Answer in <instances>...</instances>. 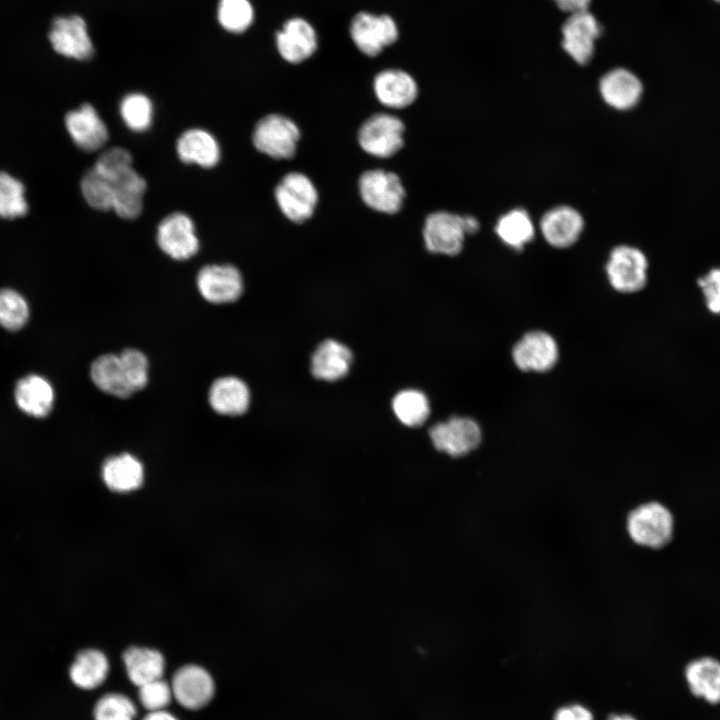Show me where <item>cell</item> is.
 I'll use <instances>...</instances> for the list:
<instances>
[{"mask_svg":"<svg viewBox=\"0 0 720 720\" xmlns=\"http://www.w3.org/2000/svg\"><path fill=\"white\" fill-rule=\"evenodd\" d=\"M404 129L405 126L398 117L377 113L361 125L358 141L366 153L379 158H388L402 148Z\"/></svg>","mask_w":720,"mask_h":720,"instance_id":"cell-6","label":"cell"},{"mask_svg":"<svg viewBox=\"0 0 720 720\" xmlns=\"http://www.w3.org/2000/svg\"><path fill=\"white\" fill-rule=\"evenodd\" d=\"M685 679L690 692L710 704L720 703V661L702 657L685 667Z\"/></svg>","mask_w":720,"mask_h":720,"instance_id":"cell-25","label":"cell"},{"mask_svg":"<svg viewBox=\"0 0 720 720\" xmlns=\"http://www.w3.org/2000/svg\"><path fill=\"white\" fill-rule=\"evenodd\" d=\"M109 673L106 655L97 649L80 651L69 668L72 683L80 689L92 690L101 686Z\"/></svg>","mask_w":720,"mask_h":720,"instance_id":"cell-30","label":"cell"},{"mask_svg":"<svg viewBox=\"0 0 720 720\" xmlns=\"http://www.w3.org/2000/svg\"><path fill=\"white\" fill-rule=\"evenodd\" d=\"M607 720H636L633 716L629 714H612L608 717Z\"/></svg>","mask_w":720,"mask_h":720,"instance_id":"cell-47","label":"cell"},{"mask_svg":"<svg viewBox=\"0 0 720 720\" xmlns=\"http://www.w3.org/2000/svg\"><path fill=\"white\" fill-rule=\"evenodd\" d=\"M127 380L134 392L143 389L148 382V360L136 349H125L119 355Z\"/></svg>","mask_w":720,"mask_h":720,"instance_id":"cell-40","label":"cell"},{"mask_svg":"<svg viewBox=\"0 0 720 720\" xmlns=\"http://www.w3.org/2000/svg\"><path fill=\"white\" fill-rule=\"evenodd\" d=\"M715 1L720 2V0H715Z\"/></svg>","mask_w":720,"mask_h":720,"instance_id":"cell-48","label":"cell"},{"mask_svg":"<svg viewBox=\"0 0 720 720\" xmlns=\"http://www.w3.org/2000/svg\"><path fill=\"white\" fill-rule=\"evenodd\" d=\"M15 400L26 414L44 417L52 409L54 391L50 383L39 375H28L20 379L15 388Z\"/></svg>","mask_w":720,"mask_h":720,"instance_id":"cell-27","label":"cell"},{"mask_svg":"<svg viewBox=\"0 0 720 720\" xmlns=\"http://www.w3.org/2000/svg\"><path fill=\"white\" fill-rule=\"evenodd\" d=\"M29 318L26 300L12 289L0 290V325L8 330L22 328Z\"/></svg>","mask_w":720,"mask_h":720,"instance_id":"cell-37","label":"cell"},{"mask_svg":"<svg viewBox=\"0 0 720 720\" xmlns=\"http://www.w3.org/2000/svg\"><path fill=\"white\" fill-rule=\"evenodd\" d=\"M495 232L504 244L521 250L533 240L535 230L528 212L522 208H515L497 220Z\"/></svg>","mask_w":720,"mask_h":720,"instance_id":"cell-31","label":"cell"},{"mask_svg":"<svg viewBox=\"0 0 720 720\" xmlns=\"http://www.w3.org/2000/svg\"><path fill=\"white\" fill-rule=\"evenodd\" d=\"M466 235L463 216L447 211H437L427 216L423 237L431 253L455 256L463 248Z\"/></svg>","mask_w":720,"mask_h":720,"instance_id":"cell-14","label":"cell"},{"mask_svg":"<svg viewBox=\"0 0 720 720\" xmlns=\"http://www.w3.org/2000/svg\"><path fill=\"white\" fill-rule=\"evenodd\" d=\"M119 112L125 125L134 132H144L152 125L153 103L145 94L134 92L125 95L120 102Z\"/></svg>","mask_w":720,"mask_h":720,"instance_id":"cell-33","label":"cell"},{"mask_svg":"<svg viewBox=\"0 0 720 720\" xmlns=\"http://www.w3.org/2000/svg\"><path fill=\"white\" fill-rule=\"evenodd\" d=\"M512 358L520 370L542 373L555 366L559 358V348L552 335L542 330H533L515 343Z\"/></svg>","mask_w":720,"mask_h":720,"instance_id":"cell-12","label":"cell"},{"mask_svg":"<svg viewBox=\"0 0 720 720\" xmlns=\"http://www.w3.org/2000/svg\"><path fill=\"white\" fill-rule=\"evenodd\" d=\"M48 38L55 52L75 59L88 60L94 46L85 20L78 15L57 17L53 20Z\"/></svg>","mask_w":720,"mask_h":720,"instance_id":"cell-9","label":"cell"},{"mask_svg":"<svg viewBox=\"0 0 720 720\" xmlns=\"http://www.w3.org/2000/svg\"><path fill=\"white\" fill-rule=\"evenodd\" d=\"M373 89L382 105L394 109L411 105L418 95L415 79L400 69L380 71L373 80Z\"/></svg>","mask_w":720,"mask_h":720,"instance_id":"cell-20","label":"cell"},{"mask_svg":"<svg viewBox=\"0 0 720 720\" xmlns=\"http://www.w3.org/2000/svg\"><path fill=\"white\" fill-rule=\"evenodd\" d=\"M217 19L226 31L242 33L253 23L254 9L249 0H219Z\"/></svg>","mask_w":720,"mask_h":720,"instance_id":"cell-35","label":"cell"},{"mask_svg":"<svg viewBox=\"0 0 720 720\" xmlns=\"http://www.w3.org/2000/svg\"><path fill=\"white\" fill-rule=\"evenodd\" d=\"M392 408L398 420L409 427L422 425L430 414L428 398L415 389L398 392L392 400Z\"/></svg>","mask_w":720,"mask_h":720,"instance_id":"cell-32","label":"cell"},{"mask_svg":"<svg viewBox=\"0 0 720 720\" xmlns=\"http://www.w3.org/2000/svg\"><path fill=\"white\" fill-rule=\"evenodd\" d=\"M352 353L344 344L327 339L320 343L311 358V372L320 380L335 381L348 373Z\"/></svg>","mask_w":720,"mask_h":720,"instance_id":"cell-23","label":"cell"},{"mask_svg":"<svg viewBox=\"0 0 720 720\" xmlns=\"http://www.w3.org/2000/svg\"><path fill=\"white\" fill-rule=\"evenodd\" d=\"M101 474L109 489L116 492H129L141 486L144 469L136 457L122 453L108 458L102 466Z\"/></svg>","mask_w":720,"mask_h":720,"instance_id":"cell-26","label":"cell"},{"mask_svg":"<svg viewBox=\"0 0 720 720\" xmlns=\"http://www.w3.org/2000/svg\"><path fill=\"white\" fill-rule=\"evenodd\" d=\"M28 211L25 187L6 172H0V218L14 219Z\"/></svg>","mask_w":720,"mask_h":720,"instance_id":"cell-34","label":"cell"},{"mask_svg":"<svg viewBox=\"0 0 720 720\" xmlns=\"http://www.w3.org/2000/svg\"><path fill=\"white\" fill-rule=\"evenodd\" d=\"M349 32L357 49L369 57L379 55L399 37L397 23L390 15H376L366 11L352 18Z\"/></svg>","mask_w":720,"mask_h":720,"instance_id":"cell-4","label":"cell"},{"mask_svg":"<svg viewBox=\"0 0 720 720\" xmlns=\"http://www.w3.org/2000/svg\"><path fill=\"white\" fill-rule=\"evenodd\" d=\"M557 6L570 14L588 10L591 0H553Z\"/></svg>","mask_w":720,"mask_h":720,"instance_id":"cell-44","label":"cell"},{"mask_svg":"<svg viewBox=\"0 0 720 720\" xmlns=\"http://www.w3.org/2000/svg\"><path fill=\"white\" fill-rule=\"evenodd\" d=\"M583 229L582 215L567 205L548 210L540 220L544 239L555 248H568L575 244Z\"/></svg>","mask_w":720,"mask_h":720,"instance_id":"cell-18","label":"cell"},{"mask_svg":"<svg viewBox=\"0 0 720 720\" xmlns=\"http://www.w3.org/2000/svg\"><path fill=\"white\" fill-rule=\"evenodd\" d=\"M90 375L95 386L107 394L127 398L134 393L119 355L99 356L91 365Z\"/></svg>","mask_w":720,"mask_h":720,"instance_id":"cell-28","label":"cell"},{"mask_svg":"<svg viewBox=\"0 0 720 720\" xmlns=\"http://www.w3.org/2000/svg\"><path fill=\"white\" fill-rule=\"evenodd\" d=\"M300 138L298 126L288 117L269 114L261 118L252 133L254 147L261 153L277 159H291Z\"/></svg>","mask_w":720,"mask_h":720,"instance_id":"cell-2","label":"cell"},{"mask_svg":"<svg viewBox=\"0 0 720 720\" xmlns=\"http://www.w3.org/2000/svg\"><path fill=\"white\" fill-rule=\"evenodd\" d=\"M137 709L133 701L121 693H107L95 704L94 720H134Z\"/></svg>","mask_w":720,"mask_h":720,"instance_id":"cell-38","label":"cell"},{"mask_svg":"<svg viewBox=\"0 0 720 720\" xmlns=\"http://www.w3.org/2000/svg\"><path fill=\"white\" fill-rule=\"evenodd\" d=\"M93 168L107 179L113 180L133 168L132 156L124 148L113 147L98 157Z\"/></svg>","mask_w":720,"mask_h":720,"instance_id":"cell-39","label":"cell"},{"mask_svg":"<svg viewBox=\"0 0 720 720\" xmlns=\"http://www.w3.org/2000/svg\"><path fill=\"white\" fill-rule=\"evenodd\" d=\"M81 191L85 201L92 208L100 211L112 210V183L93 167L84 174L81 180Z\"/></svg>","mask_w":720,"mask_h":720,"instance_id":"cell-36","label":"cell"},{"mask_svg":"<svg viewBox=\"0 0 720 720\" xmlns=\"http://www.w3.org/2000/svg\"><path fill=\"white\" fill-rule=\"evenodd\" d=\"M429 435L434 447L453 458L475 451L482 442L479 424L469 417H451L431 427Z\"/></svg>","mask_w":720,"mask_h":720,"instance_id":"cell-5","label":"cell"},{"mask_svg":"<svg viewBox=\"0 0 720 720\" xmlns=\"http://www.w3.org/2000/svg\"><path fill=\"white\" fill-rule=\"evenodd\" d=\"M553 720H594L592 712L581 704H571L560 707L554 714Z\"/></svg>","mask_w":720,"mask_h":720,"instance_id":"cell-43","label":"cell"},{"mask_svg":"<svg viewBox=\"0 0 720 720\" xmlns=\"http://www.w3.org/2000/svg\"><path fill=\"white\" fill-rule=\"evenodd\" d=\"M138 697L141 705L149 712L164 710L173 697L171 685L158 679L139 686Z\"/></svg>","mask_w":720,"mask_h":720,"instance_id":"cell-41","label":"cell"},{"mask_svg":"<svg viewBox=\"0 0 720 720\" xmlns=\"http://www.w3.org/2000/svg\"><path fill=\"white\" fill-rule=\"evenodd\" d=\"M209 403L221 415L238 416L249 407L250 391L245 382L234 376L216 379L209 390Z\"/></svg>","mask_w":720,"mask_h":720,"instance_id":"cell-22","label":"cell"},{"mask_svg":"<svg viewBox=\"0 0 720 720\" xmlns=\"http://www.w3.org/2000/svg\"><path fill=\"white\" fill-rule=\"evenodd\" d=\"M142 720H178L172 713L165 710L149 712Z\"/></svg>","mask_w":720,"mask_h":720,"instance_id":"cell-45","label":"cell"},{"mask_svg":"<svg viewBox=\"0 0 720 720\" xmlns=\"http://www.w3.org/2000/svg\"><path fill=\"white\" fill-rule=\"evenodd\" d=\"M173 697L183 708L199 710L212 700L215 683L203 667L188 664L175 671L171 679Z\"/></svg>","mask_w":720,"mask_h":720,"instance_id":"cell-13","label":"cell"},{"mask_svg":"<svg viewBox=\"0 0 720 720\" xmlns=\"http://www.w3.org/2000/svg\"><path fill=\"white\" fill-rule=\"evenodd\" d=\"M359 191L368 207L387 214L397 213L405 197L398 175L382 169L364 172L359 179Z\"/></svg>","mask_w":720,"mask_h":720,"instance_id":"cell-8","label":"cell"},{"mask_svg":"<svg viewBox=\"0 0 720 720\" xmlns=\"http://www.w3.org/2000/svg\"><path fill=\"white\" fill-rule=\"evenodd\" d=\"M65 126L76 146L86 152L101 149L109 138L106 124L91 104L68 112Z\"/></svg>","mask_w":720,"mask_h":720,"instance_id":"cell-17","label":"cell"},{"mask_svg":"<svg viewBox=\"0 0 720 720\" xmlns=\"http://www.w3.org/2000/svg\"><path fill=\"white\" fill-rule=\"evenodd\" d=\"M274 195L281 212L295 223L309 219L318 202L313 182L299 172L286 174L276 186Z\"/></svg>","mask_w":720,"mask_h":720,"instance_id":"cell-7","label":"cell"},{"mask_svg":"<svg viewBox=\"0 0 720 720\" xmlns=\"http://www.w3.org/2000/svg\"><path fill=\"white\" fill-rule=\"evenodd\" d=\"M648 260L638 248L629 245L614 247L606 263V274L613 289L620 293H635L647 283Z\"/></svg>","mask_w":720,"mask_h":720,"instance_id":"cell-3","label":"cell"},{"mask_svg":"<svg viewBox=\"0 0 720 720\" xmlns=\"http://www.w3.org/2000/svg\"><path fill=\"white\" fill-rule=\"evenodd\" d=\"M463 222H464L466 234L476 233L480 228V224H479L478 220L473 216H470V215L463 216Z\"/></svg>","mask_w":720,"mask_h":720,"instance_id":"cell-46","label":"cell"},{"mask_svg":"<svg viewBox=\"0 0 720 720\" xmlns=\"http://www.w3.org/2000/svg\"><path fill=\"white\" fill-rule=\"evenodd\" d=\"M110 181L113 187L112 210L123 219L137 218L143 208L145 179L132 168Z\"/></svg>","mask_w":720,"mask_h":720,"instance_id":"cell-24","label":"cell"},{"mask_svg":"<svg viewBox=\"0 0 720 720\" xmlns=\"http://www.w3.org/2000/svg\"><path fill=\"white\" fill-rule=\"evenodd\" d=\"M280 56L292 64L310 58L318 48V36L310 22L302 17L288 19L275 35Z\"/></svg>","mask_w":720,"mask_h":720,"instance_id":"cell-16","label":"cell"},{"mask_svg":"<svg viewBox=\"0 0 720 720\" xmlns=\"http://www.w3.org/2000/svg\"><path fill=\"white\" fill-rule=\"evenodd\" d=\"M176 151L182 162L203 168L216 166L221 155L216 138L201 128H191L183 132L177 140Z\"/></svg>","mask_w":720,"mask_h":720,"instance_id":"cell-21","label":"cell"},{"mask_svg":"<svg viewBox=\"0 0 720 720\" xmlns=\"http://www.w3.org/2000/svg\"><path fill=\"white\" fill-rule=\"evenodd\" d=\"M624 529L634 545L658 550L668 545L673 538L674 517L663 503L646 501L627 512Z\"/></svg>","mask_w":720,"mask_h":720,"instance_id":"cell-1","label":"cell"},{"mask_svg":"<svg viewBox=\"0 0 720 720\" xmlns=\"http://www.w3.org/2000/svg\"><path fill=\"white\" fill-rule=\"evenodd\" d=\"M599 90L603 100L614 109L625 111L635 107L643 92L640 79L625 68H615L602 76Z\"/></svg>","mask_w":720,"mask_h":720,"instance_id":"cell-19","label":"cell"},{"mask_svg":"<svg viewBox=\"0 0 720 720\" xmlns=\"http://www.w3.org/2000/svg\"><path fill=\"white\" fill-rule=\"evenodd\" d=\"M196 283L201 296L213 304L231 303L243 291L241 273L229 264L204 266L197 274Z\"/></svg>","mask_w":720,"mask_h":720,"instance_id":"cell-15","label":"cell"},{"mask_svg":"<svg viewBox=\"0 0 720 720\" xmlns=\"http://www.w3.org/2000/svg\"><path fill=\"white\" fill-rule=\"evenodd\" d=\"M701 289L706 308L715 315H720V267L711 269L697 280Z\"/></svg>","mask_w":720,"mask_h":720,"instance_id":"cell-42","label":"cell"},{"mask_svg":"<svg viewBox=\"0 0 720 720\" xmlns=\"http://www.w3.org/2000/svg\"><path fill=\"white\" fill-rule=\"evenodd\" d=\"M129 680L136 686L161 679L165 671V659L155 649L130 647L122 656Z\"/></svg>","mask_w":720,"mask_h":720,"instance_id":"cell-29","label":"cell"},{"mask_svg":"<svg viewBox=\"0 0 720 720\" xmlns=\"http://www.w3.org/2000/svg\"><path fill=\"white\" fill-rule=\"evenodd\" d=\"M156 240L159 248L175 260L189 259L199 250L194 222L182 212L169 214L159 223Z\"/></svg>","mask_w":720,"mask_h":720,"instance_id":"cell-10","label":"cell"},{"mask_svg":"<svg viewBox=\"0 0 720 720\" xmlns=\"http://www.w3.org/2000/svg\"><path fill=\"white\" fill-rule=\"evenodd\" d=\"M562 47L578 64H588L595 50V42L601 35V26L588 10L570 14L563 23Z\"/></svg>","mask_w":720,"mask_h":720,"instance_id":"cell-11","label":"cell"}]
</instances>
